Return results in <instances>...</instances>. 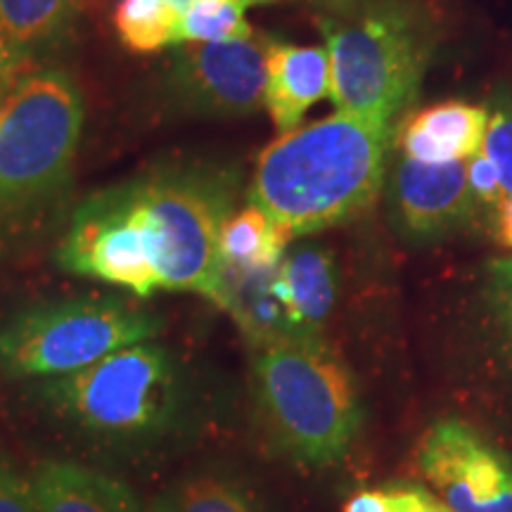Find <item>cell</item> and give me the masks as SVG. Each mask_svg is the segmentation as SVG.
I'll return each instance as SVG.
<instances>
[{"mask_svg": "<svg viewBox=\"0 0 512 512\" xmlns=\"http://www.w3.org/2000/svg\"><path fill=\"white\" fill-rule=\"evenodd\" d=\"M0 512H38L29 482L0 456Z\"/></svg>", "mask_w": 512, "mask_h": 512, "instance_id": "cell-24", "label": "cell"}, {"mask_svg": "<svg viewBox=\"0 0 512 512\" xmlns=\"http://www.w3.org/2000/svg\"><path fill=\"white\" fill-rule=\"evenodd\" d=\"M422 477L451 512H512V460L460 420H441L418 448Z\"/></svg>", "mask_w": 512, "mask_h": 512, "instance_id": "cell-9", "label": "cell"}, {"mask_svg": "<svg viewBox=\"0 0 512 512\" xmlns=\"http://www.w3.org/2000/svg\"><path fill=\"white\" fill-rule=\"evenodd\" d=\"M467 169V183H470L472 195H475L477 202L491 204V207H501L505 200V190L501 185V174H498L496 164L486 157L484 150L475 152L472 157L465 159Z\"/></svg>", "mask_w": 512, "mask_h": 512, "instance_id": "cell-23", "label": "cell"}, {"mask_svg": "<svg viewBox=\"0 0 512 512\" xmlns=\"http://www.w3.org/2000/svg\"><path fill=\"white\" fill-rule=\"evenodd\" d=\"M489 114L484 105L446 100L413 112L399 126L403 155L425 164L463 162L482 150Z\"/></svg>", "mask_w": 512, "mask_h": 512, "instance_id": "cell-12", "label": "cell"}, {"mask_svg": "<svg viewBox=\"0 0 512 512\" xmlns=\"http://www.w3.org/2000/svg\"><path fill=\"white\" fill-rule=\"evenodd\" d=\"M420 512H451V510H446L444 505H441L437 498H434L430 491H427L425 494V501H422V508H420Z\"/></svg>", "mask_w": 512, "mask_h": 512, "instance_id": "cell-28", "label": "cell"}, {"mask_svg": "<svg viewBox=\"0 0 512 512\" xmlns=\"http://www.w3.org/2000/svg\"><path fill=\"white\" fill-rule=\"evenodd\" d=\"M0 107H3V102H0Z\"/></svg>", "mask_w": 512, "mask_h": 512, "instance_id": "cell-30", "label": "cell"}, {"mask_svg": "<svg viewBox=\"0 0 512 512\" xmlns=\"http://www.w3.org/2000/svg\"><path fill=\"white\" fill-rule=\"evenodd\" d=\"M484 107L489 124L482 150L496 164L505 195L512 197V79L498 83Z\"/></svg>", "mask_w": 512, "mask_h": 512, "instance_id": "cell-19", "label": "cell"}, {"mask_svg": "<svg viewBox=\"0 0 512 512\" xmlns=\"http://www.w3.org/2000/svg\"><path fill=\"white\" fill-rule=\"evenodd\" d=\"M392 200L401 228L413 238H437L470 219L475 195L463 162L425 164L403 155L392 174Z\"/></svg>", "mask_w": 512, "mask_h": 512, "instance_id": "cell-10", "label": "cell"}, {"mask_svg": "<svg viewBox=\"0 0 512 512\" xmlns=\"http://www.w3.org/2000/svg\"><path fill=\"white\" fill-rule=\"evenodd\" d=\"M76 8L79 0H0V27L31 62L67 36Z\"/></svg>", "mask_w": 512, "mask_h": 512, "instance_id": "cell-16", "label": "cell"}, {"mask_svg": "<svg viewBox=\"0 0 512 512\" xmlns=\"http://www.w3.org/2000/svg\"><path fill=\"white\" fill-rule=\"evenodd\" d=\"M292 235L278 226L266 211L249 204L238 214H230L221 228L219 252L223 268H273L283 261Z\"/></svg>", "mask_w": 512, "mask_h": 512, "instance_id": "cell-15", "label": "cell"}, {"mask_svg": "<svg viewBox=\"0 0 512 512\" xmlns=\"http://www.w3.org/2000/svg\"><path fill=\"white\" fill-rule=\"evenodd\" d=\"M425 489L418 486H389V489L361 491L344 505V512H420Z\"/></svg>", "mask_w": 512, "mask_h": 512, "instance_id": "cell-21", "label": "cell"}, {"mask_svg": "<svg viewBox=\"0 0 512 512\" xmlns=\"http://www.w3.org/2000/svg\"><path fill=\"white\" fill-rule=\"evenodd\" d=\"M240 0H188L181 12L178 43L242 41L254 34Z\"/></svg>", "mask_w": 512, "mask_h": 512, "instance_id": "cell-18", "label": "cell"}, {"mask_svg": "<svg viewBox=\"0 0 512 512\" xmlns=\"http://www.w3.org/2000/svg\"><path fill=\"white\" fill-rule=\"evenodd\" d=\"M254 384L268 430L292 458L328 465L347 453L361 422L356 392L318 337L290 335L259 347Z\"/></svg>", "mask_w": 512, "mask_h": 512, "instance_id": "cell-6", "label": "cell"}, {"mask_svg": "<svg viewBox=\"0 0 512 512\" xmlns=\"http://www.w3.org/2000/svg\"><path fill=\"white\" fill-rule=\"evenodd\" d=\"M181 12L176 0H121L114 12V27L128 50L157 53L178 43Z\"/></svg>", "mask_w": 512, "mask_h": 512, "instance_id": "cell-17", "label": "cell"}, {"mask_svg": "<svg viewBox=\"0 0 512 512\" xmlns=\"http://www.w3.org/2000/svg\"><path fill=\"white\" fill-rule=\"evenodd\" d=\"M136 230L159 290L223 302L221 228L233 214L238 174L209 164L152 169L107 188Z\"/></svg>", "mask_w": 512, "mask_h": 512, "instance_id": "cell-2", "label": "cell"}, {"mask_svg": "<svg viewBox=\"0 0 512 512\" xmlns=\"http://www.w3.org/2000/svg\"><path fill=\"white\" fill-rule=\"evenodd\" d=\"M496 240L512 249V197H505L496 216Z\"/></svg>", "mask_w": 512, "mask_h": 512, "instance_id": "cell-26", "label": "cell"}, {"mask_svg": "<svg viewBox=\"0 0 512 512\" xmlns=\"http://www.w3.org/2000/svg\"><path fill=\"white\" fill-rule=\"evenodd\" d=\"M394 121L337 112L261 152L249 204L292 238L356 219L382 188Z\"/></svg>", "mask_w": 512, "mask_h": 512, "instance_id": "cell-1", "label": "cell"}, {"mask_svg": "<svg viewBox=\"0 0 512 512\" xmlns=\"http://www.w3.org/2000/svg\"><path fill=\"white\" fill-rule=\"evenodd\" d=\"M162 318L119 297L83 294L24 306L0 325V375L48 380L157 337Z\"/></svg>", "mask_w": 512, "mask_h": 512, "instance_id": "cell-7", "label": "cell"}, {"mask_svg": "<svg viewBox=\"0 0 512 512\" xmlns=\"http://www.w3.org/2000/svg\"><path fill=\"white\" fill-rule=\"evenodd\" d=\"M306 3L318 5V8H323L328 15H339V12H349L358 8V5H366L370 0H306Z\"/></svg>", "mask_w": 512, "mask_h": 512, "instance_id": "cell-27", "label": "cell"}, {"mask_svg": "<svg viewBox=\"0 0 512 512\" xmlns=\"http://www.w3.org/2000/svg\"><path fill=\"white\" fill-rule=\"evenodd\" d=\"M486 294H489V304L496 313L505 344H508L512 354V256H508V259H498L489 266Z\"/></svg>", "mask_w": 512, "mask_h": 512, "instance_id": "cell-22", "label": "cell"}, {"mask_svg": "<svg viewBox=\"0 0 512 512\" xmlns=\"http://www.w3.org/2000/svg\"><path fill=\"white\" fill-rule=\"evenodd\" d=\"M27 64V57L12 46L10 38L0 27V102H5V98L19 86V81L24 79L22 72L27 69Z\"/></svg>", "mask_w": 512, "mask_h": 512, "instance_id": "cell-25", "label": "cell"}, {"mask_svg": "<svg viewBox=\"0 0 512 512\" xmlns=\"http://www.w3.org/2000/svg\"><path fill=\"white\" fill-rule=\"evenodd\" d=\"M275 290L283 299L292 330L318 337L337 294L335 261L328 249L304 245L285 252L275 275Z\"/></svg>", "mask_w": 512, "mask_h": 512, "instance_id": "cell-14", "label": "cell"}, {"mask_svg": "<svg viewBox=\"0 0 512 512\" xmlns=\"http://www.w3.org/2000/svg\"><path fill=\"white\" fill-rule=\"evenodd\" d=\"M330 95L328 50L275 41L266 57L264 107L280 136L297 131L304 114Z\"/></svg>", "mask_w": 512, "mask_h": 512, "instance_id": "cell-11", "label": "cell"}, {"mask_svg": "<svg viewBox=\"0 0 512 512\" xmlns=\"http://www.w3.org/2000/svg\"><path fill=\"white\" fill-rule=\"evenodd\" d=\"M29 396L74 437L128 451L169 437L185 399L174 356L150 339L76 373L36 380Z\"/></svg>", "mask_w": 512, "mask_h": 512, "instance_id": "cell-4", "label": "cell"}, {"mask_svg": "<svg viewBox=\"0 0 512 512\" xmlns=\"http://www.w3.org/2000/svg\"><path fill=\"white\" fill-rule=\"evenodd\" d=\"M164 512H247V505L228 486L202 479L171 498Z\"/></svg>", "mask_w": 512, "mask_h": 512, "instance_id": "cell-20", "label": "cell"}, {"mask_svg": "<svg viewBox=\"0 0 512 512\" xmlns=\"http://www.w3.org/2000/svg\"><path fill=\"white\" fill-rule=\"evenodd\" d=\"M83 98L64 69L24 76L0 107V256L46 226L72 188Z\"/></svg>", "mask_w": 512, "mask_h": 512, "instance_id": "cell-3", "label": "cell"}, {"mask_svg": "<svg viewBox=\"0 0 512 512\" xmlns=\"http://www.w3.org/2000/svg\"><path fill=\"white\" fill-rule=\"evenodd\" d=\"M273 38L254 31L242 41L183 43L169 64V95L204 117H249L264 107L266 57Z\"/></svg>", "mask_w": 512, "mask_h": 512, "instance_id": "cell-8", "label": "cell"}, {"mask_svg": "<svg viewBox=\"0 0 512 512\" xmlns=\"http://www.w3.org/2000/svg\"><path fill=\"white\" fill-rule=\"evenodd\" d=\"M38 512H145L119 479L67 460H46L29 479Z\"/></svg>", "mask_w": 512, "mask_h": 512, "instance_id": "cell-13", "label": "cell"}, {"mask_svg": "<svg viewBox=\"0 0 512 512\" xmlns=\"http://www.w3.org/2000/svg\"><path fill=\"white\" fill-rule=\"evenodd\" d=\"M185 3H188V0H176V5L181 10L185 8ZM240 3H245L249 8V5H268V3H275V0H240Z\"/></svg>", "mask_w": 512, "mask_h": 512, "instance_id": "cell-29", "label": "cell"}, {"mask_svg": "<svg viewBox=\"0 0 512 512\" xmlns=\"http://www.w3.org/2000/svg\"><path fill=\"white\" fill-rule=\"evenodd\" d=\"M337 112L396 121L418 95L434 38L408 0H370L320 19Z\"/></svg>", "mask_w": 512, "mask_h": 512, "instance_id": "cell-5", "label": "cell"}]
</instances>
